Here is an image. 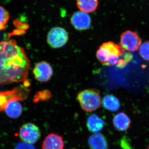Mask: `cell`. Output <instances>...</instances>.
Segmentation results:
<instances>
[{
	"label": "cell",
	"instance_id": "1",
	"mask_svg": "<svg viewBox=\"0 0 149 149\" xmlns=\"http://www.w3.org/2000/svg\"><path fill=\"white\" fill-rule=\"evenodd\" d=\"M29 67L25 51L15 40L0 42V84L23 82L27 79Z\"/></svg>",
	"mask_w": 149,
	"mask_h": 149
},
{
	"label": "cell",
	"instance_id": "2",
	"mask_svg": "<svg viewBox=\"0 0 149 149\" xmlns=\"http://www.w3.org/2000/svg\"><path fill=\"white\" fill-rule=\"evenodd\" d=\"M124 51L121 47L112 42L104 43L97 51L96 56L103 65L112 66L117 64L119 58L124 55Z\"/></svg>",
	"mask_w": 149,
	"mask_h": 149
},
{
	"label": "cell",
	"instance_id": "3",
	"mask_svg": "<svg viewBox=\"0 0 149 149\" xmlns=\"http://www.w3.org/2000/svg\"><path fill=\"white\" fill-rule=\"evenodd\" d=\"M77 100L82 109L87 112H92L97 109L101 104L100 93L94 89L81 91L77 95Z\"/></svg>",
	"mask_w": 149,
	"mask_h": 149
},
{
	"label": "cell",
	"instance_id": "4",
	"mask_svg": "<svg viewBox=\"0 0 149 149\" xmlns=\"http://www.w3.org/2000/svg\"><path fill=\"white\" fill-rule=\"evenodd\" d=\"M68 40L66 30L61 27H55L50 30L47 37V41L52 47L57 49L65 45Z\"/></svg>",
	"mask_w": 149,
	"mask_h": 149
},
{
	"label": "cell",
	"instance_id": "5",
	"mask_svg": "<svg viewBox=\"0 0 149 149\" xmlns=\"http://www.w3.org/2000/svg\"><path fill=\"white\" fill-rule=\"evenodd\" d=\"M41 136L40 128L34 123H25L19 129V137L22 141L28 143L32 145L36 143Z\"/></svg>",
	"mask_w": 149,
	"mask_h": 149
},
{
	"label": "cell",
	"instance_id": "6",
	"mask_svg": "<svg viewBox=\"0 0 149 149\" xmlns=\"http://www.w3.org/2000/svg\"><path fill=\"white\" fill-rule=\"evenodd\" d=\"M141 40L136 32L127 30L122 33L120 37L121 47L129 52H135L141 46Z\"/></svg>",
	"mask_w": 149,
	"mask_h": 149
},
{
	"label": "cell",
	"instance_id": "7",
	"mask_svg": "<svg viewBox=\"0 0 149 149\" xmlns=\"http://www.w3.org/2000/svg\"><path fill=\"white\" fill-rule=\"evenodd\" d=\"M35 79L41 82H47L50 80L53 70L50 65L46 61L38 63L33 70Z\"/></svg>",
	"mask_w": 149,
	"mask_h": 149
},
{
	"label": "cell",
	"instance_id": "8",
	"mask_svg": "<svg viewBox=\"0 0 149 149\" xmlns=\"http://www.w3.org/2000/svg\"><path fill=\"white\" fill-rule=\"evenodd\" d=\"M70 22L73 27L77 30H87L91 26V17L86 13L81 11L74 13L70 18Z\"/></svg>",
	"mask_w": 149,
	"mask_h": 149
},
{
	"label": "cell",
	"instance_id": "9",
	"mask_svg": "<svg viewBox=\"0 0 149 149\" xmlns=\"http://www.w3.org/2000/svg\"><path fill=\"white\" fill-rule=\"evenodd\" d=\"M64 143L61 136L51 133L43 141L42 149H63Z\"/></svg>",
	"mask_w": 149,
	"mask_h": 149
},
{
	"label": "cell",
	"instance_id": "10",
	"mask_svg": "<svg viewBox=\"0 0 149 149\" xmlns=\"http://www.w3.org/2000/svg\"><path fill=\"white\" fill-rule=\"evenodd\" d=\"M91 149H108V144L105 137L101 133H94L88 140Z\"/></svg>",
	"mask_w": 149,
	"mask_h": 149
},
{
	"label": "cell",
	"instance_id": "11",
	"mask_svg": "<svg viewBox=\"0 0 149 149\" xmlns=\"http://www.w3.org/2000/svg\"><path fill=\"white\" fill-rule=\"evenodd\" d=\"M115 128L119 131L128 130L130 127L131 121L128 116L123 112H120L115 116L113 119Z\"/></svg>",
	"mask_w": 149,
	"mask_h": 149
},
{
	"label": "cell",
	"instance_id": "12",
	"mask_svg": "<svg viewBox=\"0 0 149 149\" xmlns=\"http://www.w3.org/2000/svg\"><path fill=\"white\" fill-rule=\"evenodd\" d=\"M86 125L89 131L93 133H97L103 128L105 122L97 115L93 114L88 117Z\"/></svg>",
	"mask_w": 149,
	"mask_h": 149
},
{
	"label": "cell",
	"instance_id": "13",
	"mask_svg": "<svg viewBox=\"0 0 149 149\" xmlns=\"http://www.w3.org/2000/svg\"><path fill=\"white\" fill-rule=\"evenodd\" d=\"M4 111L9 117L16 119L22 114V106L18 101H11L6 106Z\"/></svg>",
	"mask_w": 149,
	"mask_h": 149
},
{
	"label": "cell",
	"instance_id": "14",
	"mask_svg": "<svg viewBox=\"0 0 149 149\" xmlns=\"http://www.w3.org/2000/svg\"><path fill=\"white\" fill-rule=\"evenodd\" d=\"M98 4V0H76L78 9L87 13L95 11L97 8Z\"/></svg>",
	"mask_w": 149,
	"mask_h": 149
},
{
	"label": "cell",
	"instance_id": "15",
	"mask_svg": "<svg viewBox=\"0 0 149 149\" xmlns=\"http://www.w3.org/2000/svg\"><path fill=\"white\" fill-rule=\"evenodd\" d=\"M102 104L105 109L111 111H116L120 107L118 99L111 95H107L104 97Z\"/></svg>",
	"mask_w": 149,
	"mask_h": 149
},
{
	"label": "cell",
	"instance_id": "16",
	"mask_svg": "<svg viewBox=\"0 0 149 149\" xmlns=\"http://www.w3.org/2000/svg\"><path fill=\"white\" fill-rule=\"evenodd\" d=\"M8 12L3 7L0 6V30L5 29L6 25L9 20Z\"/></svg>",
	"mask_w": 149,
	"mask_h": 149
},
{
	"label": "cell",
	"instance_id": "17",
	"mask_svg": "<svg viewBox=\"0 0 149 149\" xmlns=\"http://www.w3.org/2000/svg\"><path fill=\"white\" fill-rule=\"evenodd\" d=\"M140 54L144 59L149 61V41L142 44L140 48Z\"/></svg>",
	"mask_w": 149,
	"mask_h": 149
},
{
	"label": "cell",
	"instance_id": "18",
	"mask_svg": "<svg viewBox=\"0 0 149 149\" xmlns=\"http://www.w3.org/2000/svg\"><path fill=\"white\" fill-rule=\"evenodd\" d=\"M15 149H36L32 144L25 142H19L17 144Z\"/></svg>",
	"mask_w": 149,
	"mask_h": 149
},
{
	"label": "cell",
	"instance_id": "19",
	"mask_svg": "<svg viewBox=\"0 0 149 149\" xmlns=\"http://www.w3.org/2000/svg\"><path fill=\"white\" fill-rule=\"evenodd\" d=\"M148 149H149V147H148Z\"/></svg>",
	"mask_w": 149,
	"mask_h": 149
},
{
	"label": "cell",
	"instance_id": "20",
	"mask_svg": "<svg viewBox=\"0 0 149 149\" xmlns=\"http://www.w3.org/2000/svg\"></svg>",
	"mask_w": 149,
	"mask_h": 149
}]
</instances>
